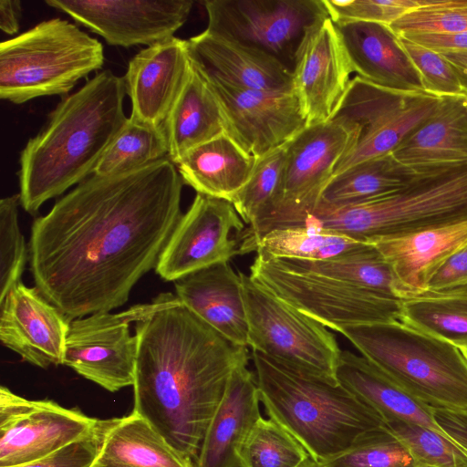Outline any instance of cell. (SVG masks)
Wrapping results in <instances>:
<instances>
[{"label":"cell","instance_id":"cell-42","mask_svg":"<svg viewBox=\"0 0 467 467\" xmlns=\"http://www.w3.org/2000/svg\"><path fill=\"white\" fill-rule=\"evenodd\" d=\"M400 40L420 76L425 92L438 97H467L456 72L442 54L405 36H400Z\"/></svg>","mask_w":467,"mask_h":467},{"label":"cell","instance_id":"cell-39","mask_svg":"<svg viewBox=\"0 0 467 467\" xmlns=\"http://www.w3.org/2000/svg\"><path fill=\"white\" fill-rule=\"evenodd\" d=\"M385 425L406 446L418 467H467V455L442 434L399 420Z\"/></svg>","mask_w":467,"mask_h":467},{"label":"cell","instance_id":"cell-23","mask_svg":"<svg viewBox=\"0 0 467 467\" xmlns=\"http://www.w3.org/2000/svg\"><path fill=\"white\" fill-rule=\"evenodd\" d=\"M368 243L390 265L404 299L426 292L433 274L467 246V221Z\"/></svg>","mask_w":467,"mask_h":467},{"label":"cell","instance_id":"cell-51","mask_svg":"<svg viewBox=\"0 0 467 467\" xmlns=\"http://www.w3.org/2000/svg\"><path fill=\"white\" fill-rule=\"evenodd\" d=\"M461 349H462V353H463V355H464V357H465V358L467 360V348H461Z\"/></svg>","mask_w":467,"mask_h":467},{"label":"cell","instance_id":"cell-40","mask_svg":"<svg viewBox=\"0 0 467 467\" xmlns=\"http://www.w3.org/2000/svg\"><path fill=\"white\" fill-rule=\"evenodd\" d=\"M389 26L399 36L467 32V0H420Z\"/></svg>","mask_w":467,"mask_h":467},{"label":"cell","instance_id":"cell-18","mask_svg":"<svg viewBox=\"0 0 467 467\" xmlns=\"http://www.w3.org/2000/svg\"><path fill=\"white\" fill-rule=\"evenodd\" d=\"M293 91L306 126L329 119L353 73L335 23L329 16L306 33L293 67Z\"/></svg>","mask_w":467,"mask_h":467},{"label":"cell","instance_id":"cell-17","mask_svg":"<svg viewBox=\"0 0 467 467\" xmlns=\"http://www.w3.org/2000/svg\"><path fill=\"white\" fill-rule=\"evenodd\" d=\"M206 75L221 102L227 135L254 157L285 144L306 127L294 91L247 89Z\"/></svg>","mask_w":467,"mask_h":467},{"label":"cell","instance_id":"cell-14","mask_svg":"<svg viewBox=\"0 0 467 467\" xmlns=\"http://www.w3.org/2000/svg\"><path fill=\"white\" fill-rule=\"evenodd\" d=\"M244 221L227 200L196 193L166 243L156 273L168 282L212 265L229 263L240 254Z\"/></svg>","mask_w":467,"mask_h":467},{"label":"cell","instance_id":"cell-44","mask_svg":"<svg viewBox=\"0 0 467 467\" xmlns=\"http://www.w3.org/2000/svg\"><path fill=\"white\" fill-rule=\"evenodd\" d=\"M96 430L41 459L11 467H92L99 450Z\"/></svg>","mask_w":467,"mask_h":467},{"label":"cell","instance_id":"cell-20","mask_svg":"<svg viewBox=\"0 0 467 467\" xmlns=\"http://www.w3.org/2000/svg\"><path fill=\"white\" fill-rule=\"evenodd\" d=\"M188 40L172 36L141 49L123 77L131 103L130 117L162 126L191 69Z\"/></svg>","mask_w":467,"mask_h":467},{"label":"cell","instance_id":"cell-24","mask_svg":"<svg viewBox=\"0 0 467 467\" xmlns=\"http://www.w3.org/2000/svg\"><path fill=\"white\" fill-rule=\"evenodd\" d=\"M176 296L228 341L248 347V323L240 274L222 263L174 282Z\"/></svg>","mask_w":467,"mask_h":467},{"label":"cell","instance_id":"cell-7","mask_svg":"<svg viewBox=\"0 0 467 467\" xmlns=\"http://www.w3.org/2000/svg\"><path fill=\"white\" fill-rule=\"evenodd\" d=\"M104 60L99 39L66 19L44 20L0 44V98L23 104L67 95Z\"/></svg>","mask_w":467,"mask_h":467},{"label":"cell","instance_id":"cell-41","mask_svg":"<svg viewBox=\"0 0 467 467\" xmlns=\"http://www.w3.org/2000/svg\"><path fill=\"white\" fill-rule=\"evenodd\" d=\"M19 193L0 201V299L21 281L29 250L18 223Z\"/></svg>","mask_w":467,"mask_h":467},{"label":"cell","instance_id":"cell-16","mask_svg":"<svg viewBox=\"0 0 467 467\" xmlns=\"http://www.w3.org/2000/svg\"><path fill=\"white\" fill-rule=\"evenodd\" d=\"M111 46H151L174 36L187 21L192 0H46Z\"/></svg>","mask_w":467,"mask_h":467},{"label":"cell","instance_id":"cell-3","mask_svg":"<svg viewBox=\"0 0 467 467\" xmlns=\"http://www.w3.org/2000/svg\"><path fill=\"white\" fill-rule=\"evenodd\" d=\"M123 77L106 69L65 96L19 156L21 206L36 213L94 173L128 120Z\"/></svg>","mask_w":467,"mask_h":467},{"label":"cell","instance_id":"cell-19","mask_svg":"<svg viewBox=\"0 0 467 467\" xmlns=\"http://www.w3.org/2000/svg\"><path fill=\"white\" fill-rule=\"evenodd\" d=\"M70 322L36 287L22 281L0 299L2 344L42 368L63 364Z\"/></svg>","mask_w":467,"mask_h":467},{"label":"cell","instance_id":"cell-49","mask_svg":"<svg viewBox=\"0 0 467 467\" xmlns=\"http://www.w3.org/2000/svg\"><path fill=\"white\" fill-rule=\"evenodd\" d=\"M449 61L467 94V52L441 53Z\"/></svg>","mask_w":467,"mask_h":467},{"label":"cell","instance_id":"cell-38","mask_svg":"<svg viewBox=\"0 0 467 467\" xmlns=\"http://www.w3.org/2000/svg\"><path fill=\"white\" fill-rule=\"evenodd\" d=\"M322 463L326 467H418L386 425L365 433L348 450Z\"/></svg>","mask_w":467,"mask_h":467},{"label":"cell","instance_id":"cell-29","mask_svg":"<svg viewBox=\"0 0 467 467\" xmlns=\"http://www.w3.org/2000/svg\"><path fill=\"white\" fill-rule=\"evenodd\" d=\"M255 162L256 157L223 134L188 150L176 166L183 183L197 193L232 202L250 179Z\"/></svg>","mask_w":467,"mask_h":467},{"label":"cell","instance_id":"cell-11","mask_svg":"<svg viewBox=\"0 0 467 467\" xmlns=\"http://www.w3.org/2000/svg\"><path fill=\"white\" fill-rule=\"evenodd\" d=\"M207 30L267 53L293 70L307 30L328 16L323 0H206Z\"/></svg>","mask_w":467,"mask_h":467},{"label":"cell","instance_id":"cell-13","mask_svg":"<svg viewBox=\"0 0 467 467\" xmlns=\"http://www.w3.org/2000/svg\"><path fill=\"white\" fill-rule=\"evenodd\" d=\"M358 136L356 126L329 119L306 126L292 138L287 142L279 196L255 223L286 219L311 208Z\"/></svg>","mask_w":467,"mask_h":467},{"label":"cell","instance_id":"cell-1","mask_svg":"<svg viewBox=\"0 0 467 467\" xmlns=\"http://www.w3.org/2000/svg\"><path fill=\"white\" fill-rule=\"evenodd\" d=\"M183 184L168 157L88 177L32 223L36 287L69 320L122 306L178 223Z\"/></svg>","mask_w":467,"mask_h":467},{"label":"cell","instance_id":"cell-28","mask_svg":"<svg viewBox=\"0 0 467 467\" xmlns=\"http://www.w3.org/2000/svg\"><path fill=\"white\" fill-rule=\"evenodd\" d=\"M96 463L103 467H196L144 418L130 414L98 422Z\"/></svg>","mask_w":467,"mask_h":467},{"label":"cell","instance_id":"cell-37","mask_svg":"<svg viewBox=\"0 0 467 467\" xmlns=\"http://www.w3.org/2000/svg\"><path fill=\"white\" fill-rule=\"evenodd\" d=\"M287 142L256 158L250 179L232 200L237 213L249 226L265 214L279 196Z\"/></svg>","mask_w":467,"mask_h":467},{"label":"cell","instance_id":"cell-50","mask_svg":"<svg viewBox=\"0 0 467 467\" xmlns=\"http://www.w3.org/2000/svg\"><path fill=\"white\" fill-rule=\"evenodd\" d=\"M298 467H326V466L321 462L316 461L312 457H309Z\"/></svg>","mask_w":467,"mask_h":467},{"label":"cell","instance_id":"cell-52","mask_svg":"<svg viewBox=\"0 0 467 467\" xmlns=\"http://www.w3.org/2000/svg\"><path fill=\"white\" fill-rule=\"evenodd\" d=\"M92 467H103V466H102V465H99V464H98V463H96V462H95V463H94V465H93Z\"/></svg>","mask_w":467,"mask_h":467},{"label":"cell","instance_id":"cell-5","mask_svg":"<svg viewBox=\"0 0 467 467\" xmlns=\"http://www.w3.org/2000/svg\"><path fill=\"white\" fill-rule=\"evenodd\" d=\"M467 221V163L418 169L400 189L344 205L320 201L304 226L369 242Z\"/></svg>","mask_w":467,"mask_h":467},{"label":"cell","instance_id":"cell-48","mask_svg":"<svg viewBox=\"0 0 467 467\" xmlns=\"http://www.w3.org/2000/svg\"><path fill=\"white\" fill-rule=\"evenodd\" d=\"M22 16V5L18 0L0 1V29L8 35L16 34L19 29Z\"/></svg>","mask_w":467,"mask_h":467},{"label":"cell","instance_id":"cell-9","mask_svg":"<svg viewBox=\"0 0 467 467\" xmlns=\"http://www.w3.org/2000/svg\"><path fill=\"white\" fill-rule=\"evenodd\" d=\"M248 323V347L285 364L338 383L341 349L318 321L279 299L250 275L239 273Z\"/></svg>","mask_w":467,"mask_h":467},{"label":"cell","instance_id":"cell-21","mask_svg":"<svg viewBox=\"0 0 467 467\" xmlns=\"http://www.w3.org/2000/svg\"><path fill=\"white\" fill-rule=\"evenodd\" d=\"M335 25L358 77L394 91L427 93L400 36L389 26L365 21Z\"/></svg>","mask_w":467,"mask_h":467},{"label":"cell","instance_id":"cell-15","mask_svg":"<svg viewBox=\"0 0 467 467\" xmlns=\"http://www.w3.org/2000/svg\"><path fill=\"white\" fill-rule=\"evenodd\" d=\"M99 420L49 400L0 388V467L41 459L94 431Z\"/></svg>","mask_w":467,"mask_h":467},{"label":"cell","instance_id":"cell-10","mask_svg":"<svg viewBox=\"0 0 467 467\" xmlns=\"http://www.w3.org/2000/svg\"><path fill=\"white\" fill-rule=\"evenodd\" d=\"M440 99L429 93L390 90L355 76L329 118L358 130L354 146L338 161L334 175L361 161L391 153L434 112Z\"/></svg>","mask_w":467,"mask_h":467},{"label":"cell","instance_id":"cell-35","mask_svg":"<svg viewBox=\"0 0 467 467\" xmlns=\"http://www.w3.org/2000/svg\"><path fill=\"white\" fill-rule=\"evenodd\" d=\"M168 154L163 125L154 127L129 117L93 174L113 175L130 171L167 158Z\"/></svg>","mask_w":467,"mask_h":467},{"label":"cell","instance_id":"cell-12","mask_svg":"<svg viewBox=\"0 0 467 467\" xmlns=\"http://www.w3.org/2000/svg\"><path fill=\"white\" fill-rule=\"evenodd\" d=\"M150 306L151 302L71 320L62 365L110 392L133 386L138 341L130 325Z\"/></svg>","mask_w":467,"mask_h":467},{"label":"cell","instance_id":"cell-36","mask_svg":"<svg viewBox=\"0 0 467 467\" xmlns=\"http://www.w3.org/2000/svg\"><path fill=\"white\" fill-rule=\"evenodd\" d=\"M310 457L288 431L272 418L261 417L244 441L240 467H298Z\"/></svg>","mask_w":467,"mask_h":467},{"label":"cell","instance_id":"cell-46","mask_svg":"<svg viewBox=\"0 0 467 467\" xmlns=\"http://www.w3.org/2000/svg\"><path fill=\"white\" fill-rule=\"evenodd\" d=\"M431 410L438 427L467 455V410L431 406Z\"/></svg>","mask_w":467,"mask_h":467},{"label":"cell","instance_id":"cell-32","mask_svg":"<svg viewBox=\"0 0 467 467\" xmlns=\"http://www.w3.org/2000/svg\"><path fill=\"white\" fill-rule=\"evenodd\" d=\"M400 321L459 348H467V285L402 299Z\"/></svg>","mask_w":467,"mask_h":467},{"label":"cell","instance_id":"cell-2","mask_svg":"<svg viewBox=\"0 0 467 467\" xmlns=\"http://www.w3.org/2000/svg\"><path fill=\"white\" fill-rule=\"evenodd\" d=\"M133 411L195 462L233 371L248 364L234 345L171 293L156 296L135 322Z\"/></svg>","mask_w":467,"mask_h":467},{"label":"cell","instance_id":"cell-4","mask_svg":"<svg viewBox=\"0 0 467 467\" xmlns=\"http://www.w3.org/2000/svg\"><path fill=\"white\" fill-rule=\"evenodd\" d=\"M255 378L270 418L297 439L318 462L348 450L384 418L343 387L258 351H252Z\"/></svg>","mask_w":467,"mask_h":467},{"label":"cell","instance_id":"cell-45","mask_svg":"<svg viewBox=\"0 0 467 467\" xmlns=\"http://www.w3.org/2000/svg\"><path fill=\"white\" fill-rule=\"evenodd\" d=\"M467 285V246L453 254L431 276L427 291Z\"/></svg>","mask_w":467,"mask_h":467},{"label":"cell","instance_id":"cell-27","mask_svg":"<svg viewBox=\"0 0 467 467\" xmlns=\"http://www.w3.org/2000/svg\"><path fill=\"white\" fill-rule=\"evenodd\" d=\"M391 154L413 169L467 163V97H441L434 112Z\"/></svg>","mask_w":467,"mask_h":467},{"label":"cell","instance_id":"cell-6","mask_svg":"<svg viewBox=\"0 0 467 467\" xmlns=\"http://www.w3.org/2000/svg\"><path fill=\"white\" fill-rule=\"evenodd\" d=\"M338 332L411 396L431 407L467 410V360L458 347L400 320Z\"/></svg>","mask_w":467,"mask_h":467},{"label":"cell","instance_id":"cell-47","mask_svg":"<svg viewBox=\"0 0 467 467\" xmlns=\"http://www.w3.org/2000/svg\"><path fill=\"white\" fill-rule=\"evenodd\" d=\"M438 53L467 52V32L400 36Z\"/></svg>","mask_w":467,"mask_h":467},{"label":"cell","instance_id":"cell-43","mask_svg":"<svg viewBox=\"0 0 467 467\" xmlns=\"http://www.w3.org/2000/svg\"><path fill=\"white\" fill-rule=\"evenodd\" d=\"M334 23L365 21L390 26L420 5V0H323Z\"/></svg>","mask_w":467,"mask_h":467},{"label":"cell","instance_id":"cell-8","mask_svg":"<svg viewBox=\"0 0 467 467\" xmlns=\"http://www.w3.org/2000/svg\"><path fill=\"white\" fill-rule=\"evenodd\" d=\"M249 275L279 299L337 332L346 327L400 320L402 299L285 266L261 251L256 252Z\"/></svg>","mask_w":467,"mask_h":467},{"label":"cell","instance_id":"cell-26","mask_svg":"<svg viewBox=\"0 0 467 467\" xmlns=\"http://www.w3.org/2000/svg\"><path fill=\"white\" fill-rule=\"evenodd\" d=\"M163 127L168 140V158L175 165L191 149L227 134L221 102L192 55L188 78Z\"/></svg>","mask_w":467,"mask_h":467},{"label":"cell","instance_id":"cell-30","mask_svg":"<svg viewBox=\"0 0 467 467\" xmlns=\"http://www.w3.org/2000/svg\"><path fill=\"white\" fill-rule=\"evenodd\" d=\"M336 378L373 407L385 421L399 420L418 424L448 438L434 421L431 406L409 394L363 356L342 350Z\"/></svg>","mask_w":467,"mask_h":467},{"label":"cell","instance_id":"cell-22","mask_svg":"<svg viewBox=\"0 0 467 467\" xmlns=\"http://www.w3.org/2000/svg\"><path fill=\"white\" fill-rule=\"evenodd\" d=\"M188 42L193 58L211 77L247 89L293 91L292 69L267 53L207 29Z\"/></svg>","mask_w":467,"mask_h":467},{"label":"cell","instance_id":"cell-34","mask_svg":"<svg viewBox=\"0 0 467 467\" xmlns=\"http://www.w3.org/2000/svg\"><path fill=\"white\" fill-rule=\"evenodd\" d=\"M277 259L291 268L340 279L401 299L400 287L390 265L371 244L351 255L329 260Z\"/></svg>","mask_w":467,"mask_h":467},{"label":"cell","instance_id":"cell-33","mask_svg":"<svg viewBox=\"0 0 467 467\" xmlns=\"http://www.w3.org/2000/svg\"><path fill=\"white\" fill-rule=\"evenodd\" d=\"M370 244L334 231L313 226L273 229L254 244L261 251L276 258L322 261L351 255Z\"/></svg>","mask_w":467,"mask_h":467},{"label":"cell","instance_id":"cell-25","mask_svg":"<svg viewBox=\"0 0 467 467\" xmlns=\"http://www.w3.org/2000/svg\"><path fill=\"white\" fill-rule=\"evenodd\" d=\"M256 378L242 364L232 373L204 435L196 467H240L239 451L262 417Z\"/></svg>","mask_w":467,"mask_h":467},{"label":"cell","instance_id":"cell-31","mask_svg":"<svg viewBox=\"0 0 467 467\" xmlns=\"http://www.w3.org/2000/svg\"><path fill=\"white\" fill-rule=\"evenodd\" d=\"M417 172L418 169L400 164L388 153L334 175L323 188L319 201L344 205L385 195L406 185Z\"/></svg>","mask_w":467,"mask_h":467}]
</instances>
